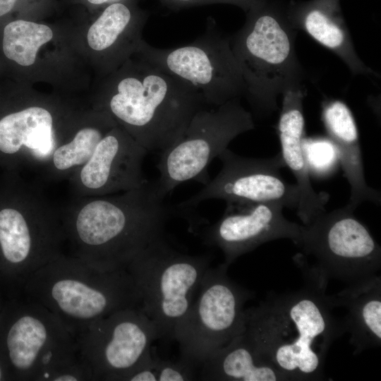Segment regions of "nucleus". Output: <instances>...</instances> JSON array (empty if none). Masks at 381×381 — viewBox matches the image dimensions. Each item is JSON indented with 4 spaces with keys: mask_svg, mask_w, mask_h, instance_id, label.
I'll use <instances>...</instances> for the list:
<instances>
[{
    "mask_svg": "<svg viewBox=\"0 0 381 381\" xmlns=\"http://www.w3.org/2000/svg\"><path fill=\"white\" fill-rule=\"evenodd\" d=\"M295 261L305 274V286L246 309V332L287 380H321L327 353L344 331L332 313L328 277L301 258Z\"/></svg>",
    "mask_w": 381,
    "mask_h": 381,
    "instance_id": "f257e3e1",
    "label": "nucleus"
},
{
    "mask_svg": "<svg viewBox=\"0 0 381 381\" xmlns=\"http://www.w3.org/2000/svg\"><path fill=\"white\" fill-rule=\"evenodd\" d=\"M64 253L105 271L126 268L149 243L164 234L175 209L155 182L114 194L73 197L60 209Z\"/></svg>",
    "mask_w": 381,
    "mask_h": 381,
    "instance_id": "f03ea898",
    "label": "nucleus"
},
{
    "mask_svg": "<svg viewBox=\"0 0 381 381\" xmlns=\"http://www.w3.org/2000/svg\"><path fill=\"white\" fill-rule=\"evenodd\" d=\"M22 295L54 314L75 339L95 320L140 306L126 268L102 270L64 253L33 273Z\"/></svg>",
    "mask_w": 381,
    "mask_h": 381,
    "instance_id": "7ed1b4c3",
    "label": "nucleus"
},
{
    "mask_svg": "<svg viewBox=\"0 0 381 381\" xmlns=\"http://www.w3.org/2000/svg\"><path fill=\"white\" fill-rule=\"evenodd\" d=\"M131 71L116 81L105 111L147 152H162L206 104L195 90L145 60Z\"/></svg>",
    "mask_w": 381,
    "mask_h": 381,
    "instance_id": "20e7f679",
    "label": "nucleus"
},
{
    "mask_svg": "<svg viewBox=\"0 0 381 381\" xmlns=\"http://www.w3.org/2000/svg\"><path fill=\"white\" fill-rule=\"evenodd\" d=\"M297 32L288 18L262 4L250 10L244 25L229 37L243 95L258 116L275 111L279 95L301 87L304 73L295 49Z\"/></svg>",
    "mask_w": 381,
    "mask_h": 381,
    "instance_id": "39448f33",
    "label": "nucleus"
},
{
    "mask_svg": "<svg viewBox=\"0 0 381 381\" xmlns=\"http://www.w3.org/2000/svg\"><path fill=\"white\" fill-rule=\"evenodd\" d=\"M11 204L0 206V294L5 299L23 294L40 268L64 252L60 209L35 182L22 183Z\"/></svg>",
    "mask_w": 381,
    "mask_h": 381,
    "instance_id": "423d86ee",
    "label": "nucleus"
},
{
    "mask_svg": "<svg viewBox=\"0 0 381 381\" xmlns=\"http://www.w3.org/2000/svg\"><path fill=\"white\" fill-rule=\"evenodd\" d=\"M212 256L192 255L174 248L164 234L141 250L127 265L140 306L154 322L159 339H171L190 307Z\"/></svg>",
    "mask_w": 381,
    "mask_h": 381,
    "instance_id": "0eeeda50",
    "label": "nucleus"
},
{
    "mask_svg": "<svg viewBox=\"0 0 381 381\" xmlns=\"http://www.w3.org/2000/svg\"><path fill=\"white\" fill-rule=\"evenodd\" d=\"M78 351L75 337L48 309L23 295L0 310V360L9 381H37L48 367Z\"/></svg>",
    "mask_w": 381,
    "mask_h": 381,
    "instance_id": "6e6552de",
    "label": "nucleus"
},
{
    "mask_svg": "<svg viewBox=\"0 0 381 381\" xmlns=\"http://www.w3.org/2000/svg\"><path fill=\"white\" fill-rule=\"evenodd\" d=\"M254 128L253 116L240 98L198 110L182 135L161 152L157 165L159 176L155 181L158 194L164 198L177 186L190 181L206 185L212 161L236 137Z\"/></svg>",
    "mask_w": 381,
    "mask_h": 381,
    "instance_id": "1a4fd4ad",
    "label": "nucleus"
},
{
    "mask_svg": "<svg viewBox=\"0 0 381 381\" xmlns=\"http://www.w3.org/2000/svg\"><path fill=\"white\" fill-rule=\"evenodd\" d=\"M228 267L223 262L206 270L190 307L173 333L181 357L198 367L246 329L244 305L254 294L234 282Z\"/></svg>",
    "mask_w": 381,
    "mask_h": 381,
    "instance_id": "9d476101",
    "label": "nucleus"
},
{
    "mask_svg": "<svg viewBox=\"0 0 381 381\" xmlns=\"http://www.w3.org/2000/svg\"><path fill=\"white\" fill-rule=\"evenodd\" d=\"M138 52L141 59L195 90L206 105L218 107L244 94L230 38L218 30L212 20L205 32L188 44L159 49L140 41Z\"/></svg>",
    "mask_w": 381,
    "mask_h": 381,
    "instance_id": "9b49d317",
    "label": "nucleus"
},
{
    "mask_svg": "<svg viewBox=\"0 0 381 381\" xmlns=\"http://www.w3.org/2000/svg\"><path fill=\"white\" fill-rule=\"evenodd\" d=\"M353 212L345 205L320 214L301 225L296 244L328 278L349 284L376 274L381 267L380 246Z\"/></svg>",
    "mask_w": 381,
    "mask_h": 381,
    "instance_id": "f8f14e48",
    "label": "nucleus"
},
{
    "mask_svg": "<svg viewBox=\"0 0 381 381\" xmlns=\"http://www.w3.org/2000/svg\"><path fill=\"white\" fill-rule=\"evenodd\" d=\"M158 339L155 325L138 306L95 320L75 340L94 381H119L145 359Z\"/></svg>",
    "mask_w": 381,
    "mask_h": 381,
    "instance_id": "ddd939ff",
    "label": "nucleus"
},
{
    "mask_svg": "<svg viewBox=\"0 0 381 381\" xmlns=\"http://www.w3.org/2000/svg\"><path fill=\"white\" fill-rule=\"evenodd\" d=\"M218 158L222 169L199 192L178 205L182 212L210 199L277 202L286 208H297L298 189L296 183H289L282 176L280 169L286 166L280 152L272 157L252 158L226 148Z\"/></svg>",
    "mask_w": 381,
    "mask_h": 381,
    "instance_id": "4468645a",
    "label": "nucleus"
},
{
    "mask_svg": "<svg viewBox=\"0 0 381 381\" xmlns=\"http://www.w3.org/2000/svg\"><path fill=\"white\" fill-rule=\"evenodd\" d=\"M284 207L277 202H226L220 219L204 229L202 242L219 248L228 267L268 241L289 238L296 245L301 225L288 220L283 214Z\"/></svg>",
    "mask_w": 381,
    "mask_h": 381,
    "instance_id": "2eb2a0df",
    "label": "nucleus"
},
{
    "mask_svg": "<svg viewBox=\"0 0 381 381\" xmlns=\"http://www.w3.org/2000/svg\"><path fill=\"white\" fill-rule=\"evenodd\" d=\"M147 151L121 126L100 140L88 162L69 179L73 197L114 194L147 183L143 163Z\"/></svg>",
    "mask_w": 381,
    "mask_h": 381,
    "instance_id": "dca6fc26",
    "label": "nucleus"
},
{
    "mask_svg": "<svg viewBox=\"0 0 381 381\" xmlns=\"http://www.w3.org/2000/svg\"><path fill=\"white\" fill-rule=\"evenodd\" d=\"M52 111L32 105L0 119V154L43 176L56 147L66 138L56 132Z\"/></svg>",
    "mask_w": 381,
    "mask_h": 381,
    "instance_id": "f3484780",
    "label": "nucleus"
},
{
    "mask_svg": "<svg viewBox=\"0 0 381 381\" xmlns=\"http://www.w3.org/2000/svg\"><path fill=\"white\" fill-rule=\"evenodd\" d=\"M277 131L281 145V155L286 167L296 178L299 193L297 215L303 225L326 212L329 195L317 193L312 186L310 176L303 150L305 137V119L303 100L305 92L301 87L289 90L283 95Z\"/></svg>",
    "mask_w": 381,
    "mask_h": 381,
    "instance_id": "a211bd4d",
    "label": "nucleus"
},
{
    "mask_svg": "<svg viewBox=\"0 0 381 381\" xmlns=\"http://www.w3.org/2000/svg\"><path fill=\"white\" fill-rule=\"evenodd\" d=\"M321 119L351 187L346 205L352 210L363 202L380 205V193L365 179L358 128L351 109L341 100L326 99L322 104Z\"/></svg>",
    "mask_w": 381,
    "mask_h": 381,
    "instance_id": "6ab92c4d",
    "label": "nucleus"
},
{
    "mask_svg": "<svg viewBox=\"0 0 381 381\" xmlns=\"http://www.w3.org/2000/svg\"><path fill=\"white\" fill-rule=\"evenodd\" d=\"M333 308L344 307L347 314L341 321L344 332L350 333L354 354L381 344V278L375 274L349 284L335 295L329 296Z\"/></svg>",
    "mask_w": 381,
    "mask_h": 381,
    "instance_id": "aec40b11",
    "label": "nucleus"
},
{
    "mask_svg": "<svg viewBox=\"0 0 381 381\" xmlns=\"http://www.w3.org/2000/svg\"><path fill=\"white\" fill-rule=\"evenodd\" d=\"M293 27L337 54L354 75L373 74L358 56L337 0H315L298 6L288 17Z\"/></svg>",
    "mask_w": 381,
    "mask_h": 381,
    "instance_id": "412c9836",
    "label": "nucleus"
},
{
    "mask_svg": "<svg viewBox=\"0 0 381 381\" xmlns=\"http://www.w3.org/2000/svg\"><path fill=\"white\" fill-rule=\"evenodd\" d=\"M198 380L223 381L287 380L257 351L246 331L217 350L199 365Z\"/></svg>",
    "mask_w": 381,
    "mask_h": 381,
    "instance_id": "4be33fe9",
    "label": "nucleus"
},
{
    "mask_svg": "<svg viewBox=\"0 0 381 381\" xmlns=\"http://www.w3.org/2000/svg\"><path fill=\"white\" fill-rule=\"evenodd\" d=\"M116 123L109 115L98 125L83 126L54 150L43 177L59 181L68 179L85 165L102 138Z\"/></svg>",
    "mask_w": 381,
    "mask_h": 381,
    "instance_id": "5701e85b",
    "label": "nucleus"
},
{
    "mask_svg": "<svg viewBox=\"0 0 381 381\" xmlns=\"http://www.w3.org/2000/svg\"><path fill=\"white\" fill-rule=\"evenodd\" d=\"M145 17L143 13L135 18L131 9L123 3L110 4L90 28L87 35L89 46L97 52L111 49L125 33L141 32L142 28H130L143 25Z\"/></svg>",
    "mask_w": 381,
    "mask_h": 381,
    "instance_id": "b1692460",
    "label": "nucleus"
},
{
    "mask_svg": "<svg viewBox=\"0 0 381 381\" xmlns=\"http://www.w3.org/2000/svg\"><path fill=\"white\" fill-rule=\"evenodd\" d=\"M53 37L47 25L23 20L12 21L4 30L3 51L5 56L21 66H30L39 48Z\"/></svg>",
    "mask_w": 381,
    "mask_h": 381,
    "instance_id": "393cba45",
    "label": "nucleus"
},
{
    "mask_svg": "<svg viewBox=\"0 0 381 381\" xmlns=\"http://www.w3.org/2000/svg\"><path fill=\"white\" fill-rule=\"evenodd\" d=\"M198 366L181 357L177 361L164 360L152 351L134 368L126 373L124 381H188L198 380Z\"/></svg>",
    "mask_w": 381,
    "mask_h": 381,
    "instance_id": "a878e982",
    "label": "nucleus"
},
{
    "mask_svg": "<svg viewBox=\"0 0 381 381\" xmlns=\"http://www.w3.org/2000/svg\"><path fill=\"white\" fill-rule=\"evenodd\" d=\"M303 150L310 176L319 179L333 175L339 167L338 152L329 138H305Z\"/></svg>",
    "mask_w": 381,
    "mask_h": 381,
    "instance_id": "bb28decb",
    "label": "nucleus"
},
{
    "mask_svg": "<svg viewBox=\"0 0 381 381\" xmlns=\"http://www.w3.org/2000/svg\"><path fill=\"white\" fill-rule=\"evenodd\" d=\"M38 381H94L89 367L78 349L45 369Z\"/></svg>",
    "mask_w": 381,
    "mask_h": 381,
    "instance_id": "cd10ccee",
    "label": "nucleus"
},
{
    "mask_svg": "<svg viewBox=\"0 0 381 381\" xmlns=\"http://www.w3.org/2000/svg\"><path fill=\"white\" fill-rule=\"evenodd\" d=\"M161 1L172 9L212 4H231L250 11L263 4L262 0H161Z\"/></svg>",
    "mask_w": 381,
    "mask_h": 381,
    "instance_id": "c85d7f7f",
    "label": "nucleus"
},
{
    "mask_svg": "<svg viewBox=\"0 0 381 381\" xmlns=\"http://www.w3.org/2000/svg\"><path fill=\"white\" fill-rule=\"evenodd\" d=\"M16 0H0V16L8 13L14 6Z\"/></svg>",
    "mask_w": 381,
    "mask_h": 381,
    "instance_id": "c756f323",
    "label": "nucleus"
},
{
    "mask_svg": "<svg viewBox=\"0 0 381 381\" xmlns=\"http://www.w3.org/2000/svg\"><path fill=\"white\" fill-rule=\"evenodd\" d=\"M0 381H9L6 370L0 360Z\"/></svg>",
    "mask_w": 381,
    "mask_h": 381,
    "instance_id": "7c9ffc66",
    "label": "nucleus"
},
{
    "mask_svg": "<svg viewBox=\"0 0 381 381\" xmlns=\"http://www.w3.org/2000/svg\"><path fill=\"white\" fill-rule=\"evenodd\" d=\"M89 2L93 4H102L107 2L109 0H87Z\"/></svg>",
    "mask_w": 381,
    "mask_h": 381,
    "instance_id": "2f4dec72",
    "label": "nucleus"
},
{
    "mask_svg": "<svg viewBox=\"0 0 381 381\" xmlns=\"http://www.w3.org/2000/svg\"><path fill=\"white\" fill-rule=\"evenodd\" d=\"M4 298L2 297V296L0 294V310L3 306V303H4Z\"/></svg>",
    "mask_w": 381,
    "mask_h": 381,
    "instance_id": "473e14b6",
    "label": "nucleus"
}]
</instances>
